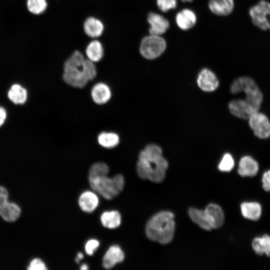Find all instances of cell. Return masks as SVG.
<instances>
[{
    "label": "cell",
    "instance_id": "17",
    "mask_svg": "<svg viewBox=\"0 0 270 270\" xmlns=\"http://www.w3.org/2000/svg\"><path fill=\"white\" fill-rule=\"evenodd\" d=\"M208 8L216 15L226 16L233 11L234 2V0H210Z\"/></svg>",
    "mask_w": 270,
    "mask_h": 270
},
{
    "label": "cell",
    "instance_id": "29",
    "mask_svg": "<svg viewBox=\"0 0 270 270\" xmlns=\"http://www.w3.org/2000/svg\"><path fill=\"white\" fill-rule=\"evenodd\" d=\"M234 162L232 156L228 154H225L222 158L218 166V168L222 172H228L230 171L234 167Z\"/></svg>",
    "mask_w": 270,
    "mask_h": 270
},
{
    "label": "cell",
    "instance_id": "9",
    "mask_svg": "<svg viewBox=\"0 0 270 270\" xmlns=\"http://www.w3.org/2000/svg\"><path fill=\"white\" fill-rule=\"evenodd\" d=\"M228 108L233 116L244 120H248L252 114L258 112L244 99L231 100L228 104Z\"/></svg>",
    "mask_w": 270,
    "mask_h": 270
},
{
    "label": "cell",
    "instance_id": "36",
    "mask_svg": "<svg viewBox=\"0 0 270 270\" xmlns=\"http://www.w3.org/2000/svg\"><path fill=\"white\" fill-rule=\"evenodd\" d=\"M84 258V255L82 252H78L77 255V257L76 258L75 260L77 263H78L82 259Z\"/></svg>",
    "mask_w": 270,
    "mask_h": 270
},
{
    "label": "cell",
    "instance_id": "25",
    "mask_svg": "<svg viewBox=\"0 0 270 270\" xmlns=\"http://www.w3.org/2000/svg\"><path fill=\"white\" fill-rule=\"evenodd\" d=\"M252 247L256 254L261 256L264 254L270 256V236L265 234L262 237L254 238L252 242Z\"/></svg>",
    "mask_w": 270,
    "mask_h": 270
},
{
    "label": "cell",
    "instance_id": "26",
    "mask_svg": "<svg viewBox=\"0 0 270 270\" xmlns=\"http://www.w3.org/2000/svg\"><path fill=\"white\" fill-rule=\"evenodd\" d=\"M100 222L104 227L115 228L120 224L121 216L116 210L104 212L100 216Z\"/></svg>",
    "mask_w": 270,
    "mask_h": 270
},
{
    "label": "cell",
    "instance_id": "22",
    "mask_svg": "<svg viewBox=\"0 0 270 270\" xmlns=\"http://www.w3.org/2000/svg\"><path fill=\"white\" fill-rule=\"evenodd\" d=\"M240 210L244 218L254 221L258 220L262 214L261 205L257 202H244Z\"/></svg>",
    "mask_w": 270,
    "mask_h": 270
},
{
    "label": "cell",
    "instance_id": "10",
    "mask_svg": "<svg viewBox=\"0 0 270 270\" xmlns=\"http://www.w3.org/2000/svg\"><path fill=\"white\" fill-rule=\"evenodd\" d=\"M150 25L148 32L150 34L160 36L165 33L170 27L168 20L160 14L150 12L147 16Z\"/></svg>",
    "mask_w": 270,
    "mask_h": 270
},
{
    "label": "cell",
    "instance_id": "20",
    "mask_svg": "<svg viewBox=\"0 0 270 270\" xmlns=\"http://www.w3.org/2000/svg\"><path fill=\"white\" fill-rule=\"evenodd\" d=\"M78 203L81 210L86 212H92L98 204V198L93 192L86 191L78 198Z\"/></svg>",
    "mask_w": 270,
    "mask_h": 270
},
{
    "label": "cell",
    "instance_id": "38",
    "mask_svg": "<svg viewBox=\"0 0 270 270\" xmlns=\"http://www.w3.org/2000/svg\"><path fill=\"white\" fill-rule=\"evenodd\" d=\"M182 2H192L193 0H181Z\"/></svg>",
    "mask_w": 270,
    "mask_h": 270
},
{
    "label": "cell",
    "instance_id": "32",
    "mask_svg": "<svg viewBox=\"0 0 270 270\" xmlns=\"http://www.w3.org/2000/svg\"><path fill=\"white\" fill-rule=\"evenodd\" d=\"M100 246L99 242L94 239H92L87 242L85 245V250L87 254L92 256Z\"/></svg>",
    "mask_w": 270,
    "mask_h": 270
},
{
    "label": "cell",
    "instance_id": "12",
    "mask_svg": "<svg viewBox=\"0 0 270 270\" xmlns=\"http://www.w3.org/2000/svg\"><path fill=\"white\" fill-rule=\"evenodd\" d=\"M124 259V254L121 248L118 245H113L105 253L102 264L104 268L110 269L116 264L122 262Z\"/></svg>",
    "mask_w": 270,
    "mask_h": 270
},
{
    "label": "cell",
    "instance_id": "18",
    "mask_svg": "<svg viewBox=\"0 0 270 270\" xmlns=\"http://www.w3.org/2000/svg\"><path fill=\"white\" fill-rule=\"evenodd\" d=\"M213 229L218 228L224 223V216L220 206L214 204H208L204 210Z\"/></svg>",
    "mask_w": 270,
    "mask_h": 270
},
{
    "label": "cell",
    "instance_id": "15",
    "mask_svg": "<svg viewBox=\"0 0 270 270\" xmlns=\"http://www.w3.org/2000/svg\"><path fill=\"white\" fill-rule=\"evenodd\" d=\"M196 16L193 10L184 8L178 12L176 16V22L182 30H188L194 27L196 22Z\"/></svg>",
    "mask_w": 270,
    "mask_h": 270
},
{
    "label": "cell",
    "instance_id": "21",
    "mask_svg": "<svg viewBox=\"0 0 270 270\" xmlns=\"http://www.w3.org/2000/svg\"><path fill=\"white\" fill-rule=\"evenodd\" d=\"M188 215L191 220L202 229L206 230L213 229L204 210L190 208L188 210Z\"/></svg>",
    "mask_w": 270,
    "mask_h": 270
},
{
    "label": "cell",
    "instance_id": "11",
    "mask_svg": "<svg viewBox=\"0 0 270 270\" xmlns=\"http://www.w3.org/2000/svg\"><path fill=\"white\" fill-rule=\"evenodd\" d=\"M196 82L198 87L203 91L206 92L214 91L219 84L218 80L214 73L206 68H204L200 71Z\"/></svg>",
    "mask_w": 270,
    "mask_h": 270
},
{
    "label": "cell",
    "instance_id": "24",
    "mask_svg": "<svg viewBox=\"0 0 270 270\" xmlns=\"http://www.w3.org/2000/svg\"><path fill=\"white\" fill-rule=\"evenodd\" d=\"M8 99L16 104H23L27 100L26 90L18 84L12 86L8 92Z\"/></svg>",
    "mask_w": 270,
    "mask_h": 270
},
{
    "label": "cell",
    "instance_id": "14",
    "mask_svg": "<svg viewBox=\"0 0 270 270\" xmlns=\"http://www.w3.org/2000/svg\"><path fill=\"white\" fill-rule=\"evenodd\" d=\"M90 94L93 101L99 105L107 103L112 97L110 87L102 82L96 83L92 86Z\"/></svg>",
    "mask_w": 270,
    "mask_h": 270
},
{
    "label": "cell",
    "instance_id": "30",
    "mask_svg": "<svg viewBox=\"0 0 270 270\" xmlns=\"http://www.w3.org/2000/svg\"><path fill=\"white\" fill-rule=\"evenodd\" d=\"M158 8L162 12L174 9L177 6V0H156Z\"/></svg>",
    "mask_w": 270,
    "mask_h": 270
},
{
    "label": "cell",
    "instance_id": "3",
    "mask_svg": "<svg viewBox=\"0 0 270 270\" xmlns=\"http://www.w3.org/2000/svg\"><path fill=\"white\" fill-rule=\"evenodd\" d=\"M108 172L109 168L106 164L96 162L90 169L88 181L94 191L106 200H112L123 190L124 180L120 174L110 178L108 176Z\"/></svg>",
    "mask_w": 270,
    "mask_h": 270
},
{
    "label": "cell",
    "instance_id": "4",
    "mask_svg": "<svg viewBox=\"0 0 270 270\" xmlns=\"http://www.w3.org/2000/svg\"><path fill=\"white\" fill-rule=\"evenodd\" d=\"M174 218V214L169 211H162L154 214L146 224L147 238L162 244L170 243L175 230Z\"/></svg>",
    "mask_w": 270,
    "mask_h": 270
},
{
    "label": "cell",
    "instance_id": "1",
    "mask_svg": "<svg viewBox=\"0 0 270 270\" xmlns=\"http://www.w3.org/2000/svg\"><path fill=\"white\" fill-rule=\"evenodd\" d=\"M162 154L161 148L154 144H148L140 151L136 164L139 177L158 183L164 180L168 163Z\"/></svg>",
    "mask_w": 270,
    "mask_h": 270
},
{
    "label": "cell",
    "instance_id": "34",
    "mask_svg": "<svg viewBox=\"0 0 270 270\" xmlns=\"http://www.w3.org/2000/svg\"><path fill=\"white\" fill-rule=\"evenodd\" d=\"M262 186L265 191H270V170L266 172L262 175Z\"/></svg>",
    "mask_w": 270,
    "mask_h": 270
},
{
    "label": "cell",
    "instance_id": "27",
    "mask_svg": "<svg viewBox=\"0 0 270 270\" xmlns=\"http://www.w3.org/2000/svg\"><path fill=\"white\" fill-rule=\"evenodd\" d=\"M98 142L100 146L106 148H112L120 142V137L113 132H102L98 136Z\"/></svg>",
    "mask_w": 270,
    "mask_h": 270
},
{
    "label": "cell",
    "instance_id": "13",
    "mask_svg": "<svg viewBox=\"0 0 270 270\" xmlns=\"http://www.w3.org/2000/svg\"><path fill=\"white\" fill-rule=\"evenodd\" d=\"M83 29L85 34L88 37L96 39L103 34L104 26L99 18L94 16H89L84 22Z\"/></svg>",
    "mask_w": 270,
    "mask_h": 270
},
{
    "label": "cell",
    "instance_id": "37",
    "mask_svg": "<svg viewBox=\"0 0 270 270\" xmlns=\"http://www.w3.org/2000/svg\"><path fill=\"white\" fill-rule=\"evenodd\" d=\"M80 268L82 270H86L88 269V266L86 264H84L81 266Z\"/></svg>",
    "mask_w": 270,
    "mask_h": 270
},
{
    "label": "cell",
    "instance_id": "7",
    "mask_svg": "<svg viewBox=\"0 0 270 270\" xmlns=\"http://www.w3.org/2000/svg\"><path fill=\"white\" fill-rule=\"evenodd\" d=\"M252 23L263 30H270V2L261 0L249 10Z\"/></svg>",
    "mask_w": 270,
    "mask_h": 270
},
{
    "label": "cell",
    "instance_id": "5",
    "mask_svg": "<svg viewBox=\"0 0 270 270\" xmlns=\"http://www.w3.org/2000/svg\"><path fill=\"white\" fill-rule=\"evenodd\" d=\"M230 91L232 94L244 92L246 94L244 100L259 111L263 101V95L252 78L242 76L235 79L230 86Z\"/></svg>",
    "mask_w": 270,
    "mask_h": 270
},
{
    "label": "cell",
    "instance_id": "16",
    "mask_svg": "<svg viewBox=\"0 0 270 270\" xmlns=\"http://www.w3.org/2000/svg\"><path fill=\"white\" fill-rule=\"evenodd\" d=\"M258 162L250 156L242 157L238 163V174L242 177L254 176L258 172Z\"/></svg>",
    "mask_w": 270,
    "mask_h": 270
},
{
    "label": "cell",
    "instance_id": "31",
    "mask_svg": "<svg viewBox=\"0 0 270 270\" xmlns=\"http://www.w3.org/2000/svg\"><path fill=\"white\" fill-rule=\"evenodd\" d=\"M47 269L44 262L40 258H34L32 260L27 267L28 270H46Z\"/></svg>",
    "mask_w": 270,
    "mask_h": 270
},
{
    "label": "cell",
    "instance_id": "2",
    "mask_svg": "<svg viewBox=\"0 0 270 270\" xmlns=\"http://www.w3.org/2000/svg\"><path fill=\"white\" fill-rule=\"evenodd\" d=\"M96 74L94 63L85 58L79 50L74 51L64 62L62 78L66 84L72 87L84 88L96 78Z\"/></svg>",
    "mask_w": 270,
    "mask_h": 270
},
{
    "label": "cell",
    "instance_id": "8",
    "mask_svg": "<svg viewBox=\"0 0 270 270\" xmlns=\"http://www.w3.org/2000/svg\"><path fill=\"white\" fill-rule=\"evenodd\" d=\"M248 120L250 127L256 136L260 139L270 136V122L264 114L256 112L249 117Z\"/></svg>",
    "mask_w": 270,
    "mask_h": 270
},
{
    "label": "cell",
    "instance_id": "28",
    "mask_svg": "<svg viewBox=\"0 0 270 270\" xmlns=\"http://www.w3.org/2000/svg\"><path fill=\"white\" fill-rule=\"evenodd\" d=\"M26 7L30 12L38 15L46 10L48 2L46 0H27Z\"/></svg>",
    "mask_w": 270,
    "mask_h": 270
},
{
    "label": "cell",
    "instance_id": "6",
    "mask_svg": "<svg viewBox=\"0 0 270 270\" xmlns=\"http://www.w3.org/2000/svg\"><path fill=\"white\" fill-rule=\"evenodd\" d=\"M166 42L160 36L150 34L144 36L140 46V52L147 60H154L160 56L166 50Z\"/></svg>",
    "mask_w": 270,
    "mask_h": 270
},
{
    "label": "cell",
    "instance_id": "23",
    "mask_svg": "<svg viewBox=\"0 0 270 270\" xmlns=\"http://www.w3.org/2000/svg\"><path fill=\"white\" fill-rule=\"evenodd\" d=\"M21 213V208L18 204L8 202L2 210L0 216L4 221L12 222L18 219Z\"/></svg>",
    "mask_w": 270,
    "mask_h": 270
},
{
    "label": "cell",
    "instance_id": "35",
    "mask_svg": "<svg viewBox=\"0 0 270 270\" xmlns=\"http://www.w3.org/2000/svg\"><path fill=\"white\" fill-rule=\"evenodd\" d=\"M6 116L7 113L6 109L4 107L0 106V127L4 123Z\"/></svg>",
    "mask_w": 270,
    "mask_h": 270
},
{
    "label": "cell",
    "instance_id": "33",
    "mask_svg": "<svg viewBox=\"0 0 270 270\" xmlns=\"http://www.w3.org/2000/svg\"><path fill=\"white\" fill-rule=\"evenodd\" d=\"M8 192L7 189L3 186H0V212L8 202Z\"/></svg>",
    "mask_w": 270,
    "mask_h": 270
},
{
    "label": "cell",
    "instance_id": "19",
    "mask_svg": "<svg viewBox=\"0 0 270 270\" xmlns=\"http://www.w3.org/2000/svg\"><path fill=\"white\" fill-rule=\"evenodd\" d=\"M86 58L96 63L100 61L104 56V48L102 42L96 39L90 41L85 49Z\"/></svg>",
    "mask_w": 270,
    "mask_h": 270
}]
</instances>
